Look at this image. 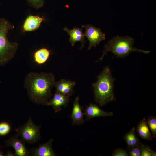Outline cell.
Returning <instances> with one entry per match:
<instances>
[{
  "label": "cell",
  "mask_w": 156,
  "mask_h": 156,
  "mask_svg": "<svg viewBox=\"0 0 156 156\" xmlns=\"http://www.w3.org/2000/svg\"><path fill=\"white\" fill-rule=\"evenodd\" d=\"M53 139L40 145L37 148L32 149L30 153L34 156H55L56 154L52 148Z\"/></svg>",
  "instance_id": "12"
},
{
  "label": "cell",
  "mask_w": 156,
  "mask_h": 156,
  "mask_svg": "<svg viewBox=\"0 0 156 156\" xmlns=\"http://www.w3.org/2000/svg\"><path fill=\"white\" fill-rule=\"evenodd\" d=\"M112 156H128L127 151L123 148H118L115 150L113 153Z\"/></svg>",
  "instance_id": "23"
},
{
  "label": "cell",
  "mask_w": 156,
  "mask_h": 156,
  "mask_svg": "<svg viewBox=\"0 0 156 156\" xmlns=\"http://www.w3.org/2000/svg\"><path fill=\"white\" fill-rule=\"evenodd\" d=\"M64 30L66 31L70 36L69 42L71 45L73 46L75 43L77 42L80 41L82 43L81 49L84 47L86 43L85 35L82 32V29L78 28L76 27L71 30L69 29L66 27L64 28Z\"/></svg>",
  "instance_id": "13"
},
{
  "label": "cell",
  "mask_w": 156,
  "mask_h": 156,
  "mask_svg": "<svg viewBox=\"0 0 156 156\" xmlns=\"http://www.w3.org/2000/svg\"><path fill=\"white\" fill-rule=\"evenodd\" d=\"M114 81L107 66L98 76L97 81L93 84L95 100L101 106L114 99Z\"/></svg>",
  "instance_id": "2"
},
{
  "label": "cell",
  "mask_w": 156,
  "mask_h": 156,
  "mask_svg": "<svg viewBox=\"0 0 156 156\" xmlns=\"http://www.w3.org/2000/svg\"><path fill=\"white\" fill-rule=\"evenodd\" d=\"M11 127L10 124L6 122H0V136H4L10 132Z\"/></svg>",
  "instance_id": "20"
},
{
  "label": "cell",
  "mask_w": 156,
  "mask_h": 156,
  "mask_svg": "<svg viewBox=\"0 0 156 156\" xmlns=\"http://www.w3.org/2000/svg\"><path fill=\"white\" fill-rule=\"evenodd\" d=\"M5 156H15V155L14 153L13 152L11 151H8L7 152L6 154L5 155Z\"/></svg>",
  "instance_id": "24"
},
{
  "label": "cell",
  "mask_w": 156,
  "mask_h": 156,
  "mask_svg": "<svg viewBox=\"0 0 156 156\" xmlns=\"http://www.w3.org/2000/svg\"><path fill=\"white\" fill-rule=\"evenodd\" d=\"M26 0L30 6L36 9L43 7L45 3V0Z\"/></svg>",
  "instance_id": "21"
},
{
  "label": "cell",
  "mask_w": 156,
  "mask_h": 156,
  "mask_svg": "<svg viewBox=\"0 0 156 156\" xmlns=\"http://www.w3.org/2000/svg\"><path fill=\"white\" fill-rule=\"evenodd\" d=\"M50 55V52L47 49L42 48L38 49L34 53V60L38 64H43L47 61Z\"/></svg>",
  "instance_id": "16"
},
{
  "label": "cell",
  "mask_w": 156,
  "mask_h": 156,
  "mask_svg": "<svg viewBox=\"0 0 156 156\" xmlns=\"http://www.w3.org/2000/svg\"><path fill=\"white\" fill-rule=\"evenodd\" d=\"M56 81L55 76L52 73L32 71L27 75L24 86L31 101L36 104L47 106Z\"/></svg>",
  "instance_id": "1"
},
{
  "label": "cell",
  "mask_w": 156,
  "mask_h": 156,
  "mask_svg": "<svg viewBox=\"0 0 156 156\" xmlns=\"http://www.w3.org/2000/svg\"><path fill=\"white\" fill-rule=\"evenodd\" d=\"M40 125L35 124L29 117L23 125L15 129L18 135L25 143L34 144L40 138Z\"/></svg>",
  "instance_id": "5"
},
{
  "label": "cell",
  "mask_w": 156,
  "mask_h": 156,
  "mask_svg": "<svg viewBox=\"0 0 156 156\" xmlns=\"http://www.w3.org/2000/svg\"><path fill=\"white\" fill-rule=\"evenodd\" d=\"M14 27L8 20L0 19V66H3L8 63L17 53L18 43L10 41L7 37L9 31Z\"/></svg>",
  "instance_id": "4"
},
{
  "label": "cell",
  "mask_w": 156,
  "mask_h": 156,
  "mask_svg": "<svg viewBox=\"0 0 156 156\" xmlns=\"http://www.w3.org/2000/svg\"><path fill=\"white\" fill-rule=\"evenodd\" d=\"M134 39L129 36L125 37L115 36L108 41L104 46L102 55L97 61L102 60L108 51L112 52L118 57H123L133 51L148 54L150 51L138 49L133 46Z\"/></svg>",
  "instance_id": "3"
},
{
  "label": "cell",
  "mask_w": 156,
  "mask_h": 156,
  "mask_svg": "<svg viewBox=\"0 0 156 156\" xmlns=\"http://www.w3.org/2000/svg\"><path fill=\"white\" fill-rule=\"evenodd\" d=\"M79 100V98L77 96L73 102V107L71 116L73 125H80L84 122V120L83 119L84 114L80 105Z\"/></svg>",
  "instance_id": "14"
},
{
  "label": "cell",
  "mask_w": 156,
  "mask_h": 156,
  "mask_svg": "<svg viewBox=\"0 0 156 156\" xmlns=\"http://www.w3.org/2000/svg\"><path fill=\"white\" fill-rule=\"evenodd\" d=\"M82 27L85 29L84 34L89 41L88 49L93 47H96L101 41L105 39V34L100 29L90 24Z\"/></svg>",
  "instance_id": "6"
},
{
  "label": "cell",
  "mask_w": 156,
  "mask_h": 156,
  "mask_svg": "<svg viewBox=\"0 0 156 156\" xmlns=\"http://www.w3.org/2000/svg\"><path fill=\"white\" fill-rule=\"evenodd\" d=\"M45 20L43 16L29 15L24 21L23 25V31L25 32L35 31L40 27L41 23Z\"/></svg>",
  "instance_id": "8"
},
{
  "label": "cell",
  "mask_w": 156,
  "mask_h": 156,
  "mask_svg": "<svg viewBox=\"0 0 156 156\" xmlns=\"http://www.w3.org/2000/svg\"><path fill=\"white\" fill-rule=\"evenodd\" d=\"M76 84L74 81L61 79L55 82L54 87L56 91L70 97L73 93V88Z\"/></svg>",
  "instance_id": "10"
},
{
  "label": "cell",
  "mask_w": 156,
  "mask_h": 156,
  "mask_svg": "<svg viewBox=\"0 0 156 156\" xmlns=\"http://www.w3.org/2000/svg\"><path fill=\"white\" fill-rule=\"evenodd\" d=\"M141 156H156V153L147 146L140 143Z\"/></svg>",
  "instance_id": "19"
},
{
  "label": "cell",
  "mask_w": 156,
  "mask_h": 156,
  "mask_svg": "<svg viewBox=\"0 0 156 156\" xmlns=\"http://www.w3.org/2000/svg\"><path fill=\"white\" fill-rule=\"evenodd\" d=\"M4 156L3 154V152L1 151V148L0 147V156Z\"/></svg>",
  "instance_id": "25"
},
{
  "label": "cell",
  "mask_w": 156,
  "mask_h": 156,
  "mask_svg": "<svg viewBox=\"0 0 156 156\" xmlns=\"http://www.w3.org/2000/svg\"><path fill=\"white\" fill-rule=\"evenodd\" d=\"M69 100V97L56 91L53 98L48 102L47 106H52L56 113L61 110L62 107H66Z\"/></svg>",
  "instance_id": "9"
},
{
  "label": "cell",
  "mask_w": 156,
  "mask_h": 156,
  "mask_svg": "<svg viewBox=\"0 0 156 156\" xmlns=\"http://www.w3.org/2000/svg\"><path fill=\"white\" fill-rule=\"evenodd\" d=\"M136 130L139 136L143 139L151 140L152 136L147 124V120L143 118L138 124Z\"/></svg>",
  "instance_id": "15"
},
{
  "label": "cell",
  "mask_w": 156,
  "mask_h": 156,
  "mask_svg": "<svg viewBox=\"0 0 156 156\" xmlns=\"http://www.w3.org/2000/svg\"><path fill=\"white\" fill-rule=\"evenodd\" d=\"M148 125L150 129L153 137H156V117L153 116H150L147 120Z\"/></svg>",
  "instance_id": "18"
},
{
  "label": "cell",
  "mask_w": 156,
  "mask_h": 156,
  "mask_svg": "<svg viewBox=\"0 0 156 156\" xmlns=\"http://www.w3.org/2000/svg\"><path fill=\"white\" fill-rule=\"evenodd\" d=\"M83 109L84 114L86 116V120L94 117L112 116L113 114L112 112H105L101 109L97 105L92 103H90L88 106H86V108Z\"/></svg>",
  "instance_id": "11"
},
{
  "label": "cell",
  "mask_w": 156,
  "mask_h": 156,
  "mask_svg": "<svg viewBox=\"0 0 156 156\" xmlns=\"http://www.w3.org/2000/svg\"><path fill=\"white\" fill-rule=\"evenodd\" d=\"M5 144L3 146H12L14 149L16 156H27L30 152L26 148L25 142L16 134L5 141Z\"/></svg>",
  "instance_id": "7"
},
{
  "label": "cell",
  "mask_w": 156,
  "mask_h": 156,
  "mask_svg": "<svg viewBox=\"0 0 156 156\" xmlns=\"http://www.w3.org/2000/svg\"><path fill=\"white\" fill-rule=\"evenodd\" d=\"M124 139L128 146V148L140 144L139 140L136 135L135 128L131 130L126 134Z\"/></svg>",
  "instance_id": "17"
},
{
  "label": "cell",
  "mask_w": 156,
  "mask_h": 156,
  "mask_svg": "<svg viewBox=\"0 0 156 156\" xmlns=\"http://www.w3.org/2000/svg\"><path fill=\"white\" fill-rule=\"evenodd\" d=\"M129 149V155L130 156H140L141 151L140 144L131 147Z\"/></svg>",
  "instance_id": "22"
}]
</instances>
